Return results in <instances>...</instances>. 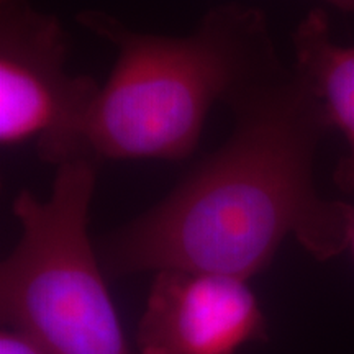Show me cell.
<instances>
[{"instance_id":"1","label":"cell","mask_w":354,"mask_h":354,"mask_svg":"<svg viewBox=\"0 0 354 354\" xmlns=\"http://www.w3.org/2000/svg\"><path fill=\"white\" fill-rule=\"evenodd\" d=\"M232 113V136L215 153L102 241L105 272L187 269L248 281L289 236L318 261L349 248L354 207L323 197L313 174L331 127L294 68L287 66Z\"/></svg>"},{"instance_id":"2","label":"cell","mask_w":354,"mask_h":354,"mask_svg":"<svg viewBox=\"0 0 354 354\" xmlns=\"http://www.w3.org/2000/svg\"><path fill=\"white\" fill-rule=\"evenodd\" d=\"M76 21L117 50L82 131L81 156L99 165L190 156L214 105L232 110L287 68L266 13L245 3L212 7L184 37L138 32L92 8Z\"/></svg>"},{"instance_id":"3","label":"cell","mask_w":354,"mask_h":354,"mask_svg":"<svg viewBox=\"0 0 354 354\" xmlns=\"http://www.w3.org/2000/svg\"><path fill=\"white\" fill-rule=\"evenodd\" d=\"M97 169L63 162L46 201L21 190L12 203L21 233L0 266V313L48 354H130L88 238Z\"/></svg>"},{"instance_id":"4","label":"cell","mask_w":354,"mask_h":354,"mask_svg":"<svg viewBox=\"0 0 354 354\" xmlns=\"http://www.w3.org/2000/svg\"><path fill=\"white\" fill-rule=\"evenodd\" d=\"M63 24L30 0H0V145L35 141L57 167L82 158V131L100 86L66 69Z\"/></svg>"},{"instance_id":"5","label":"cell","mask_w":354,"mask_h":354,"mask_svg":"<svg viewBox=\"0 0 354 354\" xmlns=\"http://www.w3.org/2000/svg\"><path fill=\"white\" fill-rule=\"evenodd\" d=\"M266 339V320L246 279L162 269L141 317L140 354H234Z\"/></svg>"},{"instance_id":"6","label":"cell","mask_w":354,"mask_h":354,"mask_svg":"<svg viewBox=\"0 0 354 354\" xmlns=\"http://www.w3.org/2000/svg\"><path fill=\"white\" fill-rule=\"evenodd\" d=\"M295 74L322 105L331 130L342 131L348 153L335 171V183L354 192V46L335 41L325 10L315 8L292 35Z\"/></svg>"},{"instance_id":"7","label":"cell","mask_w":354,"mask_h":354,"mask_svg":"<svg viewBox=\"0 0 354 354\" xmlns=\"http://www.w3.org/2000/svg\"><path fill=\"white\" fill-rule=\"evenodd\" d=\"M0 354H48L35 339L15 328H3L0 335Z\"/></svg>"},{"instance_id":"8","label":"cell","mask_w":354,"mask_h":354,"mask_svg":"<svg viewBox=\"0 0 354 354\" xmlns=\"http://www.w3.org/2000/svg\"><path fill=\"white\" fill-rule=\"evenodd\" d=\"M328 6L338 8V10L346 12V13H354V0H323Z\"/></svg>"},{"instance_id":"9","label":"cell","mask_w":354,"mask_h":354,"mask_svg":"<svg viewBox=\"0 0 354 354\" xmlns=\"http://www.w3.org/2000/svg\"><path fill=\"white\" fill-rule=\"evenodd\" d=\"M349 248H351V251L354 254V228H353V234H351V241H349Z\"/></svg>"}]
</instances>
